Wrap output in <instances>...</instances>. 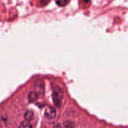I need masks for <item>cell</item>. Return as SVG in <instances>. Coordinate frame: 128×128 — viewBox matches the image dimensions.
Segmentation results:
<instances>
[{"instance_id": "1", "label": "cell", "mask_w": 128, "mask_h": 128, "mask_svg": "<svg viewBox=\"0 0 128 128\" xmlns=\"http://www.w3.org/2000/svg\"><path fill=\"white\" fill-rule=\"evenodd\" d=\"M52 98L54 104L60 108L61 106L62 100L63 96L62 90L57 85H54L52 88Z\"/></svg>"}, {"instance_id": "2", "label": "cell", "mask_w": 128, "mask_h": 128, "mask_svg": "<svg viewBox=\"0 0 128 128\" xmlns=\"http://www.w3.org/2000/svg\"><path fill=\"white\" fill-rule=\"evenodd\" d=\"M56 116V110L52 106H48L44 110V116L48 120H51L55 118Z\"/></svg>"}, {"instance_id": "3", "label": "cell", "mask_w": 128, "mask_h": 128, "mask_svg": "<svg viewBox=\"0 0 128 128\" xmlns=\"http://www.w3.org/2000/svg\"><path fill=\"white\" fill-rule=\"evenodd\" d=\"M38 98V94L37 92H31L28 94V100L29 102H32L37 100Z\"/></svg>"}, {"instance_id": "4", "label": "cell", "mask_w": 128, "mask_h": 128, "mask_svg": "<svg viewBox=\"0 0 128 128\" xmlns=\"http://www.w3.org/2000/svg\"><path fill=\"white\" fill-rule=\"evenodd\" d=\"M34 113L33 111L31 110H28L27 112H26L24 114V118L25 120L28 121L32 120L34 118Z\"/></svg>"}, {"instance_id": "5", "label": "cell", "mask_w": 128, "mask_h": 128, "mask_svg": "<svg viewBox=\"0 0 128 128\" xmlns=\"http://www.w3.org/2000/svg\"><path fill=\"white\" fill-rule=\"evenodd\" d=\"M18 128H32V126L29 121L24 120L20 123Z\"/></svg>"}, {"instance_id": "6", "label": "cell", "mask_w": 128, "mask_h": 128, "mask_svg": "<svg viewBox=\"0 0 128 128\" xmlns=\"http://www.w3.org/2000/svg\"><path fill=\"white\" fill-rule=\"evenodd\" d=\"M80 2L81 3L80 6H82V8H88L91 4L90 0H80Z\"/></svg>"}, {"instance_id": "7", "label": "cell", "mask_w": 128, "mask_h": 128, "mask_svg": "<svg viewBox=\"0 0 128 128\" xmlns=\"http://www.w3.org/2000/svg\"><path fill=\"white\" fill-rule=\"evenodd\" d=\"M74 123L71 121H66L63 124V126L62 128H74Z\"/></svg>"}, {"instance_id": "8", "label": "cell", "mask_w": 128, "mask_h": 128, "mask_svg": "<svg viewBox=\"0 0 128 128\" xmlns=\"http://www.w3.org/2000/svg\"><path fill=\"white\" fill-rule=\"evenodd\" d=\"M69 1L70 0H56V4L60 6H64L66 5Z\"/></svg>"}, {"instance_id": "9", "label": "cell", "mask_w": 128, "mask_h": 128, "mask_svg": "<svg viewBox=\"0 0 128 128\" xmlns=\"http://www.w3.org/2000/svg\"><path fill=\"white\" fill-rule=\"evenodd\" d=\"M50 0H40V6H44L46 5Z\"/></svg>"}, {"instance_id": "10", "label": "cell", "mask_w": 128, "mask_h": 128, "mask_svg": "<svg viewBox=\"0 0 128 128\" xmlns=\"http://www.w3.org/2000/svg\"><path fill=\"white\" fill-rule=\"evenodd\" d=\"M54 128H62V126L60 124H57L54 127Z\"/></svg>"}]
</instances>
